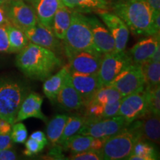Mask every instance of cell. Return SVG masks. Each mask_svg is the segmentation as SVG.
Instances as JSON below:
<instances>
[{
  "label": "cell",
  "instance_id": "obj_1",
  "mask_svg": "<svg viewBox=\"0 0 160 160\" xmlns=\"http://www.w3.org/2000/svg\"><path fill=\"white\" fill-rule=\"evenodd\" d=\"M16 65L28 77L43 81L61 67L62 62L53 51L29 42L18 53Z\"/></svg>",
  "mask_w": 160,
  "mask_h": 160
},
{
  "label": "cell",
  "instance_id": "obj_2",
  "mask_svg": "<svg viewBox=\"0 0 160 160\" xmlns=\"http://www.w3.org/2000/svg\"><path fill=\"white\" fill-rule=\"evenodd\" d=\"M135 35L153 36L152 10L145 0H113L108 4Z\"/></svg>",
  "mask_w": 160,
  "mask_h": 160
},
{
  "label": "cell",
  "instance_id": "obj_3",
  "mask_svg": "<svg viewBox=\"0 0 160 160\" xmlns=\"http://www.w3.org/2000/svg\"><path fill=\"white\" fill-rule=\"evenodd\" d=\"M140 139H142V137L140 131V120L137 119L107 139L102 149L103 159H127L131 154L133 146Z\"/></svg>",
  "mask_w": 160,
  "mask_h": 160
},
{
  "label": "cell",
  "instance_id": "obj_4",
  "mask_svg": "<svg viewBox=\"0 0 160 160\" xmlns=\"http://www.w3.org/2000/svg\"><path fill=\"white\" fill-rule=\"evenodd\" d=\"M63 41L65 51H98L93 42V35L86 16L74 10L72 11L71 23Z\"/></svg>",
  "mask_w": 160,
  "mask_h": 160
},
{
  "label": "cell",
  "instance_id": "obj_5",
  "mask_svg": "<svg viewBox=\"0 0 160 160\" xmlns=\"http://www.w3.org/2000/svg\"><path fill=\"white\" fill-rule=\"evenodd\" d=\"M27 97L21 84L11 79L0 80V117L13 125L23 100Z\"/></svg>",
  "mask_w": 160,
  "mask_h": 160
},
{
  "label": "cell",
  "instance_id": "obj_6",
  "mask_svg": "<svg viewBox=\"0 0 160 160\" xmlns=\"http://www.w3.org/2000/svg\"><path fill=\"white\" fill-rule=\"evenodd\" d=\"M128 125L125 119L120 116L99 119H86L78 133L107 139L117 134Z\"/></svg>",
  "mask_w": 160,
  "mask_h": 160
},
{
  "label": "cell",
  "instance_id": "obj_7",
  "mask_svg": "<svg viewBox=\"0 0 160 160\" xmlns=\"http://www.w3.org/2000/svg\"><path fill=\"white\" fill-rule=\"evenodd\" d=\"M133 62L125 51L103 54L98 77L102 86L109 85L113 79Z\"/></svg>",
  "mask_w": 160,
  "mask_h": 160
},
{
  "label": "cell",
  "instance_id": "obj_8",
  "mask_svg": "<svg viewBox=\"0 0 160 160\" xmlns=\"http://www.w3.org/2000/svg\"><path fill=\"white\" fill-rule=\"evenodd\" d=\"M109 85L115 88L122 97L143 91L145 81L140 64L133 63L119 73Z\"/></svg>",
  "mask_w": 160,
  "mask_h": 160
},
{
  "label": "cell",
  "instance_id": "obj_9",
  "mask_svg": "<svg viewBox=\"0 0 160 160\" xmlns=\"http://www.w3.org/2000/svg\"><path fill=\"white\" fill-rule=\"evenodd\" d=\"M149 113L147 92L145 88L143 91L124 97L120 102L117 116L123 117L128 123L131 124Z\"/></svg>",
  "mask_w": 160,
  "mask_h": 160
},
{
  "label": "cell",
  "instance_id": "obj_10",
  "mask_svg": "<svg viewBox=\"0 0 160 160\" xmlns=\"http://www.w3.org/2000/svg\"><path fill=\"white\" fill-rule=\"evenodd\" d=\"M69 71L98 74L103 54L98 51H65Z\"/></svg>",
  "mask_w": 160,
  "mask_h": 160
},
{
  "label": "cell",
  "instance_id": "obj_11",
  "mask_svg": "<svg viewBox=\"0 0 160 160\" xmlns=\"http://www.w3.org/2000/svg\"><path fill=\"white\" fill-rule=\"evenodd\" d=\"M97 13L102 19L113 38L116 52L125 51L129 38V30L123 20L114 13H111L107 10H100Z\"/></svg>",
  "mask_w": 160,
  "mask_h": 160
},
{
  "label": "cell",
  "instance_id": "obj_12",
  "mask_svg": "<svg viewBox=\"0 0 160 160\" xmlns=\"http://www.w3.org/2000/svg\"><path fill=\"white\" fill-rule=\"evenodd\" d=\"M6 12L10 22L23 31L38 22L35 11L23 0L11 1Z\"/></svg>",
  "mask_w": 160,
  "mask_h": 160
},
{
  "label": "cell",
  "instance_id": "obj_13",
  "mask_svg": "<svg viewBox=\"0 0 160 160\" xmlns=\"http://www.w3.org/2000/svg\"><path fill=\"white\" fill-rule=\"evenodd\" d=\"M24 33L29 42L51 50L54 53L61 47L59 39L55 37L52 29L42 25L39 22L36 25L24 31Z\"/></svg>",
  "mask_w": 160,
  "mask_h": 160
},
{
  "label": "cell",
  "instance_id": "obj_14",
  "mask_svg": "<svg viewBox=\"0 0 160 160\" xmlns=\"http://www.w3.org/2000/svg\"><path fill=\"white\" fill-rule=\"evenodd\" d=\"M93 35V42L102 54L115 52V42L110 31L97 17H86Z\"/></svg>",
  "mask_w": 160,
  "mask_h": 160
},
{
  "label": "cell",
  "instance_id": "obj_15",
  "mask_svg": "<svg viewBox=\"0 0 160 160\" xmlns=\"http://www.w3.org/2000/svg\"><path fill=\"white\" fill-rule=\"evenodd\" d=\"M69 73L71 82L82 98L84 104L102 87L98 74L83 73L73 71H69Z\"/></svg>",
  "mask_w": 160,
  "mask_h": 160
},
{
  "label": "cell",
  "instance_id": "obj_16",
  "mask_svg": "<svg viewBox=\"0 0 160 160\" xmlns=\"http://www.w3.org/2000/svg\"><path fill=\"white\" fill-rule=\"evenodd\" d=\"M62 108L67 111H73L81 108L84 105L82 98L71 82L70 73L66 76L61 89L58 93L57 100Z\"/></svg>",
  "mask_w": 160,
  "mask_h": 160
},
{
  "label": "cell",
  "instance_id": "obj_17",
  "mask_svg": "<svg viewBox=\"0 0 160 160\" xmlns=\"http://www.w3.org/2000/svg\"><path fill=\"white\" fill-rule=\"evenodd\" d=\"M43 98L39 93L32 92L24 99L20 108L18 111L15 122H19L28 118H37L44 122L48 119L42 111V104Z\"/></svg>",
  "mask_w": 160,
  "mask_h": 160
},
{
  "label": "cell",
  "instance_id": "obj_18",
  "mask_svg": "<svg viewBox=\"0 0 160 160\" xmlns=\"http://www.w3.org/2000/svg\"><path fill=\"white\" fill-rule=\"evenodd\" d=\"M159 45V33L138 42L128 52L132 62L136 64H142L148 61Z\"/></svg>",
  "mask_w": 160,
  "mask_h": 160
},
{
  "label": "cell",
  "instance_id": "obj_19",
  "mask_svg": "<svg viewBox=\"0 0 160 160\" xmlns=\"http://www.w3.org/2000/svg\"><path fill=\"white\" fill-rule=\"evenodd\" d=\"M38 22L52 29L56 12L62 4L61 0H33Z\"/></svg>",
  "mask_w": 160,
  "mask_h": 160
},
{
  "label": "cell",
  "instance_id": "obj_20",
  "mask_svg": "<svg viewBox=\"0 0 160 160\" xmlns=\"http://www.w3.org/2000/svg\"><path fill=\"white\" fill-rule=\"evenodd\" d=\"M68 73V66L65 65L56 74L50 76L46 79L43 84V92L46 97L51 102H55L57 100L58 93Z\"/></svg>",
  "mask_w": 160,
  "mask_h": 160
},
{
  "label": "cell",
  "instance_id": "obj_21",
  "mask_svg": "<svg viewBox=\"0 0 160 160\" xmlns=\"http://www.w3.org/2000/svg\"><path fill=\"white\" fill-rule=\"evenodd\" d=\"M143 120H140V131L142 139H147L156 144L159 143L160 120L159 116L149 113Z\"/></svg>",
  "mask_w": 160,
  "mask_h": 160
},
{
  "label": "cell",
  "instance_id": "obj_22",
  "mask_svg": "<svg viewBox=\"0 0 160 160\" xmlns=\"http://www.w3.org/2000/svg\"><path fill=\"white\" fill-rule=\"evenodd\" d=\"M73 10L62 4L56 12L52 25V31L55 37L59 40H63L66 31L71 23V13Z\"/></svg>",
  "mask_w": 160,
  "mask_h": 160
},
{
  "label": "cell",
  "instance_id": "obj_23",
  "mask_svg": "<svg viewBox=\"0 0 160 160\" xmlns=\"http://www.w3.org/2000/svg\"><path fill=\"white\" fill-rule=\"evenodd\" d=\"M66 7L81 13L97 12L108 10L109 5L106 0H61Z\"/></svg>",
  "mask_w": 160,
  "mask_h": 160
},
{
  "label": "cell",
  "instance_id": "obj_24",
  "mask_svg": "<svg viewBox=\"0 0 160 160\" xmlns=\"http://www.w3.org/2000/svg\"><path fill=\"white\" fill-rule=\"evenodd\" d=\"M68 119V116L59 114L55 116L48 123L46 133H47L48 140H49L53 146L57 145L59 143Z\"/></svg>",
  "mask_w": 160,
  "mask_h": 160
},
{
  "label": "cell",
  "instance_id": "obj_25",
  "mask_svg": "<svg viewBox=\"0 0 160 160\" xmlns=\"http://www.w3.org/2000/svg\"><path fill=\"white\" fill-rule=\"evenodd\" d=\"M8 36L10 53H19L29 43L22 30L10 22L5 25Z\"/></svg>",
  "mask_w": 160,
  "mask_h": 160
},
{
  "label": "cell",
  "instance_id": "obj_26",
  "mask_svg": "<svg viewBox=\"0 0 160 160\" xmlns=\"http://www.w3.org/2000/svg\"><path fill=\"white\" fill-rule=\"evenodd\" d=\"M157 151L151 143L140 139L133 146L131 154L127 158L130 160H155L157 159Z\"/></svg>",
  "mask_w": 160,
  "mask_h": 160
},
{
  "label": "cell",
  "instance_id": "obj_27",
  "mask_svg": "<svg viewBox=\"0 0 160 160\" xmlns=\"http://www.w3.org/2000/svg\"><path fill=\"white\" fill-rule=\"evenodd\" d=\"M91 136L74 134L69 138L62 146L63 149L69 150L72 153H77L89 150L93 140Z\"/></svg>",
  "mask_w": 160,
  "mask_h": 160
},
{
  "label": "cell",
  "instance_id": "obj_28",
  "mask_svg": "<svg viewBox=\"0 0 160 160\" xmlns=\"http://www.w3.org/2000/svg\"><path fill=\"white\" fill-rule=\"evenodd\" d=\"M122 98V95L115 88L111 85H104L96 92L91 99L105 105L114 103Z\"/></svg>",
  "mask_w": 160,
  "mask_h": 160
},
{
  "label": "cell",
  "instance_id": "obj_29",
  "mask_svg": "<svg viewBox=\"0 0 160 160\" xmlns=\"http://www.w3.org/2000/svg\"><path fill=\"white\" fill-rule=\"evenodd\" d=\"M145 81V87H153L160 83V62L148 61L140 64Z\"/></svg>",
  "mask_w": 160,
  "mask_h": 160
},
{
  "label": "cell",
  "instance_id": "obj_30",
  "mask_svg": "<svg viewBox=\"0 0 160 160\" xmlns=\"http://www.w3.org/2000/svg\"><path fill=\"white\" fill-rule=\"evenodd\" d=\"M85 117H68V119L66 122L63 133L62 134L61 138H60L59 143H58V145H60L62 147L70 137L78 133V132L82 127L83 124L85 123Z\"/></svg>",
  "mask_w": 160,
  "mask_h": 160
},
{
  "label": "cell",
  "instance_id": "obj_31",
  "mask_svg": "<svg viewBox=\"0 0 160 160\" xmlns=\"http://www.w3.org/2000/svg\"><path fill=\"white\" fill-rule=\"evenodd\" d=\"M147 92L148 106L149 113L153 115L160 114V87L159 85L153 87H145Z\"/></svg>",
  "mask_w": 160,
  "mask_h": 160
},
{
  "label": "cell",
  "instance_id": "obj_32",
  "mask_svg": "<svg viewBox=\"0 0 160 160\" xmlns=\"http://www.w3.org/2000/svg\"><path fill=\"white\" fill-rule=\"evenodd\" d=\"M85 106V118L91 119H103L104 105H102L93 99H89L84 104Z\"/></svg>",
  "mask_w": 160,
  "mask_h": 160
},
{
  "label": "cell",
  "instance_id": "obj_33",
  "mask_svg": "<svg viewBox=\"0 0 160 160\" xmlns=\"http://www.w3.org/2000/svg\"><path fill=\"white\" fill-rule=\"evenodd\" d=\"M11 137L13 142L25 143L28 138V131L23 123L15 122L12 125Z\"/></svg>",
  "mask_w": 160,
  "mask_h": 160
},
{
  "label": "cell",
  "instance_id": "obj_34",
  "mask_svg": "<svg viewBox=\"0 0 160 160\" xmlns=\"http://www.w3.org/2000/svg\"><path fill=\"white\" fill-rule=\"evenodd\" d=\"M70 159L73 160H102L103 156L102 151H95L89 149L87 151L79 152L77 153H72Z\"/></svg>",
  "mask_w": 160,
  "mask_h": 160
},
{
  "label": "cell",
  "instance_id": "obj_35",
  "mask_svg": "<svg viewBox=\"0 0 160 160\" xmlns=\"http://www.w3.org/2000/svg\"><path fill=\"white\" fill-rule=\"evenodd\" d=\"M45 146L38 142L36 140L29 138L25 141V150L24 151V154L27 157H32V156L37 154L42 151Z\"/></svg>",
  "mask_w": 160,
  "mask_h": 160
},
{
  "label": "cell",
  "instance_id": "obj_36",
  "mask_svg": "<svg viewBox=\"0 0 160 160\" xmlns=\"http://www.w3.org/2000/svg\"><path fill=\"white\" fill-rule=\"evenodd\" d=\"M0 52L10 53V44L5 25H0Z\"/></svg>",
  "mask_w": 160,
  "mask_h": 160
},
{
  "label": "cell",
  "instance_id": "obj_37",
  "mask_svg": "<svg viewBox=\"0 0 160 160\" xmlns=\"http://www.w3.org/2000/svg\"><path fill=\"white\" fill-rule=\"evenodd\" d=\"M121 100L116 102L114 103L105 105V106H104L103 119L104 118H111L117 116L118 112H119Z\"/></svg>",
  "mask_w": 160,
  "mask_h": 160
},
{
  "label": "cell",
  "instance_id": "obj_38",
  "mask_svg": "<svg viewBox=\"0 0 160 160\" xmlns=\"http://www.w3.org/2000/svg\"><path fill=\"white\" fill-rule=\"evenodd\" d=\"M12 141L11 134H1L0 133V151L9 149L12 148Z\"/></svg>",
  "mask_w": 160,
  "mask_h": 160
},
{
  "label": "cell",
  "instance_id": "obj_39",
  "mask_svg": "<svg viewBox=\"0 0 160 160\" xmlns=\"http://www.w3.org/2000/svg\"><path fill=\"white\" fill-rule=\"evenodd\" d=\"M17 159V155L15 151L11 148L0 151V160H14Z\"/></svg>",
  "mask_w": 160,
  "mask_h": 160
},
{
  "label": "cell",
  "instance_id": "obj_40",
  "mask_svg": "<svg viewBox=\"0 0 160 160\" xmlns=\"http://www.w3.org/2000/svg\"><path fill=\"white\" fill-rule=\"evenodd\" d=\"M30 138L36 140V141H37L38 142L42 144V145L44 146H45L48 144V139L46 138L45 133L41 131L33 132V133L31 135Z\"/></svg>",
  "mask_w": 160,
  "mask_h": 160
},
{
  "label": "cell",
  "instance_id": "obj_41",
  "mask_svg": "<svg viewBox=\"0 0 160 160\" xmlns=\"http://www.w3.org/2000/svg\"><path fill=\"white\" fill-rule=\"evenodd\" d=\"M106 140L107 139H103V138L93 137L91 143V148H90V149L95 150V151H102Z\"/></svg>",
  "mask_w": 160,
  "mask_h": 160
},
{
  "label": "cell",
  "instance_id": "obj_42",
  "mask_svg": "<svg viewBox=\"0 0 160 160\" xmlns=\"http://www.w3.org/2000/svg\"><path fill=\"white\" fill-rule=\"evenodd\" d=\"M12 125L8 122L2 119L0 120V133L1 134H11Z\"/></svg>",
  "mask_w": 160,
  "mask_h": 160
},
{
  "label": "cell",
  "instance_id": "obj_43",
  "mask_svg": "<svg viewBox=\"0 0 160 160\" xmlns=\"http://www.w3.org/2000/svg\"><path fill=\"white\" fill-rule=\"evenodd\" d=\"M148 4L152 12L160 11V0H145Z\"/></svg>",
  "mask_w": 160,
  "mask_h": 160
},
{
  "label": "cell",
  "instance_id": "obj_44",
  "mask_svg": "<svg viewBox=\"0 0 160 160\" xmlns=\"http://www.w3.org/2000/svg\"><path fill=\"white\" fill-rule=\"evenodd\" d=\"M9 22L7 12L4 8L2 7V5H0V25H6Z\"/></svg>",
  "mask_w": 160,
  "mask_h": 160
},
{
  "label": "cell",
  "instance_id": "obj_45",
  "mask_svg": "<svg viewBox=\"0 0 160 160\" xmlns=\"http://www.w3.org/2000/svg\"><path fill=\"white\" fill-rule=\"evenodd\" d=\"M160 45H159L157 47V50L154 52L152 57L150 58V59H148L149 61L153 62H160Z\"/></svg>",
  "mask_w": 160,
  "mask_h": 160
},
{
  "label": "cell",
  "instance_id": "obj_46",
  "mask_svg": "<svg viewBox=\"0 0 160 160\" xmlns=\"http://www.w3.org/2000/svg\"><path fill=\"white\" fill-rule=\"evenodd\" d=\"M8 1V0H0V5H2L3 4L7 2Z\"/></svg>",
  "mask_w": 160,
  "mask_h": 160
},
{
  "label": "cell",
  "instance_id": "obj_47",
  "mask_svg": "<svg viewBox=\"0 0 160 160\" xmlns=\"http://www.w3.org/2000/svg\"><path fill=\"white\" fill-rule=\"evenodd\" d=\"M28 1H33V0H28Z\"/></svg>",
  "mask_w": 160,
  "mask_h": 160
},
{
  "label": "cell",
  "instance_id": "obj_48",
  "mask_svg": "<svg viewBox=\"0 0 160 160\" xmlns=\"http://www.w3.org/2000/svg\"><path fill=\"white\" fill-rule=\"evenodd\" d=\"M0 120H1V117H0Z\"/></svg>",
  "mask_w": 160,
  "mask_h": 160
}]
</instances>
